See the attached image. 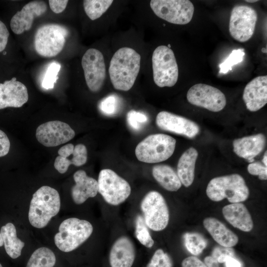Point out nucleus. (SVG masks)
Instances as JSON below:
<instances>
[{
	"instance_id": "f257e3e1",
	"label": "nucleus",
	"mask_w": 267,
	"mask_h": 267,
	"mask_svg": "<svg viewBox=\"0 0 267 267\" xmlns=\"http://www.w3.org/2000/svg\"><path fill=\"white\" fill-rule=\"evenodd\" d=\"M141 57L134 49L123 47L118 49L112 57L109 74L113 87L128 91L133 86L140 68Z\"/></svg>"
},
{
	"instance_id": "f03ea898",
	"label": "nucleus",
	"mask_w": 267,
	"mask_h": 267,
	"mask_svg": "<svg viewBox=\"0 0 267 267\" xmlns=\"http://www.w3.org/2000/svg\"><path fill=\"white\" fill-rule=\"evenodd\" d=\"M60 208L58 191L50 186H43L33 195L28 213L29 222L35 227L43 228L58 213Z\"/></svg>"
},
{
	"instance_id": "7ed1b4c3",
	"label": "nucleus",
	"mask_w": 267,
	"mask_h": 267,
	"mask_svg": "<svg viewBox=\"0 0 267 267\" xmlns=\"http://www.w3.org/2000/svg\"><path fill=\"white\" fill-rule=\"evenodd\" d=\"M206 194L213 201L227 198L229 202L235 203L245 201L249 190L243 177L233 174L212 179L207 185Z\"/></svg>"
},
{
	"instance_id": "20e7f679",
	"label": "nucleus",
	"mask_w": 267,
	"mask_h": 267,
	"mask_svg": "<svg viewBox=\"0 0 267 267\" xmlns=\"http://www.w3.org/2000/svg\"><path fill=\"white\" fill-rule=\"evenodd\" d=\"M92 231V225L89 222L70 218L60 224L59 232L54 237V243L60 250L69 252L85 242Z\"/></svg>"
},
{
	"instance_id": "39448f33",
	"label": "nucleus",
	"mask_w": 267,
	"mask_h": 267,
	"mask_svg": "<svg viewBox=\"0 0 267 267\" xmlns=\"http://www.w3.org/2000/svg\"><path fill=\"white\" fill-rule=\"evenodd\" d=\"M176 140L165 134H151L136 146L137 159L147 163H156L168 159L174 153Z\"/></svg>"
},
{
	"instance_id": "423d86ee",
	"label": "nucleus",
	"mask_w": 267,
	"mask_h": 267,
	"mask_svg": "<svg viewBox=\"0 0 267 267\" xmlns=\"http://www.w3.org/2000/svg\"><path fill=\"white\" fill-rule=\"evenodd\" d=\"M153 80L161 88L172 87L177 82L178 69L173 51L168 46L160 45L152 56Z\"/></svg>"
},
{
	"instance_id": "0eeeda50",
	"label": "nucleus",
	"mask_w": 267,
	"mask_h": 267,
	"mask_svg": "<svg viewBox=\"0 0 267 267\" xmlns=\"http://www.w3.org/2000/svg\"><path fill=\"white\" fill-rule=\"evenodd\" d=\"M67 29L58 24H47L39 27L34 37V46L40 55L56 56L62 50L68 35Z\"/></svg>"
},
{
	"instance_id": "6e6552de",
	"label": "nucleus",
	"mask_w": 267,
	"mask_h": 267,
	"mask_svg": "<svg viewBox=\"0 0 267 267\" xmlns=\"http://www.w3.org/2000/svg\"><path fill=\"white\" fill-rule=\"evenodd\" d=\"M97 182L98 192L111 205L122 203L131 194V188L128 181L111 169L101 170Z\"/></svg>"
},
{
	"instance_id": "1a4fd4ad",
	"label": "nucleus",
	"mask_w": 267,
	"mask_h": 267,
	"mask_svg": "<svg viewBox=\"0 0 267 267\" xmlns=\"http://www.w3.org/2000/svg\"><path fill=\"white\" fill-rule=\"evenodd\" d=\"M140 208L147 226L155 231L165 229L169 221V211L163 196L158 192L151 191L142 199Z\"/></svg>"
},
{
	"instance_id": "9d476101",
	"label": "nucleus",
	"mask_w": 267,
	"mask_h": 267,
	"mask_svg": "<svg viewBox=\"0 0 267 267\" xmlns=\"http://www.w3.org/2000/svg\"><path fill=\"white\" fill-rule=\"evenodd\" d=\"M150 5L158 17L177 25L190 22L194 11L193 3L188 0H152Z\"/></svg>"
},
{
	"instance_id": "9b49d317",
	"label": "nucleus",
	"mask_w": 267,
	"mask_h": 267,
	"mask_svg": "<svg viewBox=\"0 0 267 267\" xmlns=\"http://www.w3.org/2000/svg\"><path fill=\"white\" fill-rule=\"evenodd\" d=\"M258 15L252 7L238 5L232 9L229 22V32L236 41L244 43L253 35Z\"/></svg>"
},
{
	"instance_id": "f8f14e48",
	"label": "nucleus",
	"mask_w": 267,
	"mask_h": 267,
	"mask_svg": "<svg viewBox=\"0 0 267 267\" xmlns=\"http://www.w3.org/2000/svg\"><path fill=\"white\" fill-rule=\"evenodd\" d=\"M186 97L190 104L215 112L222 110L226 104L223 93L216 88L204 84L192 86Z\"/></svg>"
},
{
	"instance_id": "ddd939ff",
	"label": "nucleus",
	"mask_w": 267,
	"mask_h": 267,
	"mask_svg": "<svg viewBox=\"0 0 267 267\" xmlns=\"http://www.w3.org/2000/svg\"><path fill=\"white\" fill-rule=\"evenodd\" d=\"M86 84L92 92H97L102 88L106 77V68L102 53L95 48L88 49L82 59Z\"/></svg>"
},
{
	"instance_id": "4468645a",
	"label": "nucleus",
	"mask_w": 267,
	"mask_h": 267,
	"mask_svg": "<svg viewBox=\"0 0 267 267\" xmlns=\"http://www.w3.org/2000/svg\"><path fill=\"white\" fill-rule=\"evenodd\" d=\"M75 135V131L66 123L51 121L40 125L36 130L38 141L46 147L56 146L71 140Z\"/></svg>"
},
{
	"instance_id": "2eb2a0df",
	"label": "nucleus",
	"mask_w": 267,
	"mask_h": 267,
	"mask_svg": "<svg viewBox=\"0 0 267 267\" xmlns=\"http://www.w3.org/2000/svg\"><path fill=\"white\" fill-rule=\"evenodd\" d=\"M157 126L161 129L193 138L199 133L200 128L194 122L167 111L159 112L156 118Z\"/></svg>"
},
{
	"instance_id": "dca6fc26",
	"label": "nucleus",
	"mask_w": 267,
	"mask_h": 267,
	"mask_svg": "<svg viewBox=\"0 0 267 267\" xmlns=\"http://www.w3.org/2000/svg\"><path fill=\"white\" fill-rule=\"evenodd\" d=\"M47 10L46 4L44 1L35 0L25 5L17 11L10 20V28L16 34L20 35L31 29L34 19Z\"/></svg>"
},
{
	"instance_id": "f3484780",
	"label": "nucleus",
	"mask_w": 267,
	"mask_h": 267,
	"mask_svg": "<svg viewBox=\"0 0 267 267\" xmlns=\"http://www.w3.org/2000/svg\"><path fill=\"white\" fill-rule=\"evenodd\" d=\"M26 87L13 77L0 83V109L6 107L19 108L28 100Z\"/></svg>"
},
{
	"instance_id": "a211bd4d",
	"label": "nucleus",
	"mask_w": 267,
	"mask_h": 267,
	"mask_svg": "<svg viewBox=\"0 0 267 267\" xmlns=\"http://www.w3.org/2000/svg\"><path fill=\"white\" fill-rule=\"evenodd\" d=\"M58 154L59 156L55 159L54 167L60 174L66 172L71 164L79 167L84 165L87 161V149L83 144L75 146L72 143L67 144L58 150Z\"/></svg>"
},
{
	"instance_id": "6ab92c4d",
	"label": "nucleus",
	"mask_w": 267,
	"mask_h": 267,
	"mask_svg": "<svg viewBox=\"0 0 267 267\" xmlns=\"http://www.w3.org/2000/svg\"><path fill=\"white\" fill-rule=\"evenodd\" d=\"M243 99L250 111L263 108L267 103V76H258L249 82L244 88Z\"/></svg>"
},
{
	"instance_id": "aec40b11",
	"label": "nucleus",
	"mask_w": 267,
	"mask_h": 267,
	"mask_svg": "<svg viewBox=\"0 0 267 267\" xmlns=\"http://www.w3.org/2000/svg\"><path fill=\"white\" fill-rule=\"evenodd\" d=\"M135 257V249L127 236L118 238L113 244L109 254L111 267H132Z\"/></svg>"
},
{
	"instance_id": "412c9836",
	"label": "nucleus",
	"mask_w": 267,
	"mask_h": 267,
	"mask_svg": "<svg viewBox=\"0 0 267 267\" xmlns=\"http://www.w3.org/2000/svg\"><path fill=\"white\" fill-rule=\"evenodd\" d=\"M266 142V137L262 134L244 136L233 140V150L237 156L251 163L264 150Z\"/></svg>"
},
{
	"instance_id": "4be33fe9",
	"label": "nucleus",
	"mask_w": 267,
	"mask_h": 267,
	"mask_svg": "<svg viewBox=\"0 0 267 267\" xmlns=\"http://www.w3.org/2000/svg\"><path fill=\"white\" fill-rule=\"evenodd\" d=\"M73 178L76 183L71 190L73 201L77 204L84 203L89 198L95 197L98 193V182L87 176L84 170L76 172Z\"/></svg>"
},
{
	"instance_id": "5701e85b",
	"label": "nucleus",
	"mask_w": 267,
	"mask_h": 267,
	"mask_svg": "<svg viewBox=\"0 0 267 267\" xmlns=\"http://www.w3.org/2000/svg\"><path fill=\"white\" fill-rule=\"evenodd\" d=\"M224 219L233 227L243 231H250L253 227L251 216L245 206L241 203H231L222 209Z\"/></svg>"
},
{
	"instance_id": "b1692460",
	"label": "nucleus",
	"mask_w": 267,
	"mask_h": 267,
	"mask_svg": "<svg viewBox=\"0 0 267 267\" xmlns=\"http://www.w3.org/2000/svg\"><path fill=\"white\" fill-rule=\"evenodd\" d=\"M203 225L215 241L222 246L232 247L237 244V236L217 219L207 218L203 221Z\"/></svg>"
},
{
	"instance_id": "393cba45",
	"label": "nucleus",
	"mask_w": 267,
	"mask_h": 267,
	"mask_svg": "<svg viewBox=\"0 0 267 267\" xmlns=\"http://www.w3.org/2000/svg\"><path fill=\"white\" fill-rule=\"evenodd\" d=\"M198 153L197 150L190 147L182 154L177 166V175L185 187L192 183L194 178L195 166Z\"/></svg>"
},
{
	"instance_id": "a878e982",
	"label": "nucleus",
	"mask_w": 267,
	"mask_h": 267,
	"mask_svg": "<svg viewBox=\"0 0 267 267\" xmlns=\"http://www.w3.org/2000/svg\"><path fill=\"white\" fill-rule=\"evenodd\" d=\"M152 175L155 180L165 189L177 191L181 183L172 167L167 165H158L152 168Z\"/></svg>"
},
{
	"instance_id": "bb28decb",
	"label": "nucleus",
	"mask_w": 267,
	"mask_h": 267,
	"mask_svg": "<svg viewBox=\"0 0 267 267\" xmlns=\"http://www.w3.org/2000/svg\"><path fill=\"white\" fill-rule=\"evenodd\" d=\"M0 232L6 253L12 259L18 258L25 243L17 237L14 225L11 222L6 223L1 227Z\"/></svg>"
},
{
	"instance_id": "cd10ccee",
	"label": "nucleus",
	"mask_w": 267,
	"mask_h": 267,
	"mask_svg": "<svg viewBox=\"0 0 267 267\" xmlns=\"http://www.w3.org/2000/svg\"><path fill=\"white\" fill-rule=\"evenodd\" d=\"M55 263L56 257L52 251L46 247H41L31 255L26 267H53Z\"/></svg>"
},
{
	"instance_id": "c85d7f7f",
	"label": "nucleus",
	"mask_w": 267,
	"mask_h": 267,
	"mask_svg": "<svg viewBox=\"0 0 267 267\" xmlns=\"http://www.w3.org/2000/svg\"><path fill=\"white\" fill-rule=\"evenodd\" d=\"M113 2L112 0H85L83 6L87 16L94 20L105 13Z\"/></svg>"
},
{
	"instance_id": "c756f323",
	"label": "nucleus",
	"mask_w": 267,
	"mask_h": 267,
	"mask_svg": "<svg viewBox=\"0 0 267 267\" xmlns=\"http://www.w3.org/2000/svg\"><path fill=\"white\" fill-rule=\"evenodd\" d=\"M185 246L192 255L200 254L207 245V241L200 234L187 232L184 235Z\"/></svg>"
},
{
	"instance_id": "7c9ffc66",
	"label": "nucleus",
	"mask_w": 267,
	"mask_h": 267,
	"mask_svg": "<svg viewBox=\"0 0 267 267\" xmlns=\"http://www.w3.org/2000/svg\"><path fill=\"white\" fill-rule=\"evenodd\" d=\"M135 235L139 242L147 248L153 246L154 241L145 223L144 219L138 215L135 221Z\"/></svg>"
},
{
	"instance_id": "2f4dec72",
	"label": "nucleus",
	"mask_w": 267,
	"mask_h": 267,
	"mask_svg": "<svg viewBox=\"0 0 267 267\" xmlns=\"http://www.w3.org/2000/svg\"><path fill=\"white\" fill-rule=\"evenodd\" d=\"M61 68L59 63L53 61L48 66L42 82V87L45 89H53L58 79V74Z\"/></svg>"
},
{
	"instance_id": "473e14b6",
	"label": "nucleus",
	"mask_w": 267,
	"mask_h": 267,
	"mask_svg": "<svg viewBox=\"0 0 267 267\" xmlns=\"http://www.w3.org/2000/svg\"><path fill=\"white\" fill-rule=\"evenodd\" d=\"M120 106V99L115 94H111L104 97L98 104L100 111L107 116H113L117 114Z\"/></svg>"
},
{
	"instance_id": "72a5a7b5",
	"label": "nucleus",
	"mask_w": 267,
	"mask_h": 267,
	"mask_svg": "<svg viewBox=\"0 0 267 267\" xmlns=\"http://www.w3.org/2000/svg\"><path fill=\"white\" fill-rule=\"evenodd\" d=\"M244 55L243 49L233 50L228 57L219 65V73L225 74L232 70L233 66L242 61Z\"/></svg>"
},
{
	"instance_id": "f704fd0d",
	"label": "nucleus",
	"mask_w": 267,
	"mask_h": 267,
	"mask_svg": "<svg viewBox=\"0 0 267 267\" xmlns=\"http://www.w3.org/2000/svg\"><path fill=\"white\" fill-rule=\"evenodd\" d=\"M127 119L129 126L135 131L140 130L148 120L145 114L134 110H131L128 113Z\"/></svg>"
},
{
	"instance_id": "c9c22d12",
	"label": "nucleus",
	"mask_w": 267,
	"mask_h": 267,
	"mask_svg": "<svg viewBox=\"0 0 267 267\" xmlns=\"http://www.w3.org/2000/svg\"><path fill=\"white\" fill-rule=\"evenodd\" d=\"M249 174L258 176L261 180H267V168L260 162H253L250 163L247 167Z\"/></svg>"
},
{
	"instance_id": "e433bc0d",
	"label": "nucleus",
	"mask_w": 267,
	"mask_h": 267,
	"mask_svg": "<svg viewBox=\"0 0 267 267\" xmlns=\"http://www.w3.org/2000/svg\"><path fill=\"white\" fill-rule=\"evenodd\" d=\"M10 146V141L6 134L0 130V157L7 155Z\"/></svg>"
},
{
	"instance_id": "4c0bfd02",
	"label": "nucleus",
	"mask_w": 267,
	"mask_h": 267,
	"mask_svg": "<svg viewBox=\"0 0 267 267\" xmlns=\"http://www.w3.org/2000/svg\"><path fill=\"white\" fill-rule=\"evenodd\" d=\"M49 7L55 13L58 14L63 12L68 2L67 0H50L48 1Z\"/></svg>"
},
{
	"instance_id": "58836bf2",
	"label": "nucleus",
	"mask_w": 267,
	"mask_h": 267,
	"mask_svg": "<svg viewBox=\"0 0 267 267\" xmlns=\"http://www.w3.org/2000/svg\"><path fill=\"white\" fill-rule=\"evenodd\" d=\"M9 36V33L5 25L0 20V52L5 49Z\"/></svg>"
},
{
	"instance_id": "ea45409f",
	"label": "nucleus",
	"mask_w": 267,
	"mask_h": 267,
	"mask_svg": "<svg viewBox=\"0 0 267 267\" xmlns=\"http://www.w3.org/2000/svg\"><path fill=\"white\" fill-rule=\"evenodd\" d=\"M181 267H207L198 258L190 256L185 258L181 263Z\"/></svg>"
},
{
	"instance_id": "a19ab883",
	"label": "nucleus",
	"mask_w": 267,
	"mask_h": 267,
	"mask_svg": "<svg viewBox=\"0 0 267 267\" xmlns=\"http://www.w3.org/2000/svg\"><path fill=\"white\" fill-rule=\"evenodd\" d=\"M223 255L233 257L234 256V251L231 247H217L214 249L212 257L217 260L220 256Z\"/></svg>"
},
{
	"instance_id": "79ce46f5",
	"label": "nucleus",
	"mask_w": 267,
	"mask_h": 267,
	"mask_svg": "<svg viewBox=\"0 0 267 267\" xmlns=\"http://www.w3.org/2000/svg\"><path fill=\"white\" fill-rule=\"evenodd\" d=\"M164 252L161 249L157 250L153 255L150 262L147 264L146 267H157L160 260L163 257Z\"/></svg>"
},
{
	"instance_id": "37998d69",
	"label": "nucleus",
	"mask_w": 267,
	"mask_h": 267,
	"mask_svg": "<svg viewBox=\"0 0 267 267\" xmlns=\"http://www.w3.org/2000/svg\"><path fill=\"white\" fill-rule=\"evenodd\" d=\"M157 267H173L172 260L168 254L164 253Z\"/></svg>"
},
{
	"instance_id": "c03bdc74",
	"label": "nucleus",
	"mask_w": 267,
	"mask_h": 267,
	"mask_svg": "<svg viewBox=\"0 0 267 267\" xmlns=\"http://www.w3.org/2000/svg\"><path fill=\"white\" fill-rule=\"evenodd\" d=\"M224 263L225 267H242V265L239 261L229 256L227 257Z\"/></svg>"
},
{
	"instance_id": "a18cd8bd",
	"label": "nucleus",
	"mask_w": 267,
	"mask_h": 267,
	"mask_svg": "<svg viewBox=\"0 0 267 267\" xmlns=\"http://www.w3.org/2000/svg\"><path fill=\"white\" fill-rule=\"evenodd\" d=\"M204 262L207 267H219L217 260L212 256L206 257Z\"/></svg>"
},
{
	"instance_id": "49530a36",
	"label": "nucleus",
	"mask_w": 267,
	"mask_h": 267,
	"mask_svg": "<svg viewBox=\"0 0 267 267\" xmlns=\"http://www.w3.org/2000/svg\"><path fill=\"white\" fill-rule=\"evenodd\" d=\"M267 151H266L264 155V157H263V160H262V162L264 164V165L267 167Z\"/></svg>"
},
{
	"instance_id": "de8ad7c7",
	"label": "nucleus",
	"mask_w": 267,
	"mask_h": 267,
	"mask_svg": "<svg viewBox=\"0 0 267 267\" xmlns=\"http://www.w3.org/2000/svg\"><path fill=\"white\" fill-rule=\"evenodd\" d=\"M3 245V240L1 237V235L0 232V247L2 246Z\"/></svg>"
},
{
	"instance_id": "09e8293b",
	"label": "nucleus",
	"mask_w": 267,
	"mask_h": 267,
	"mask_svg": "<svg viewBox=\"0 0 267 267\" xmlns=\"http://www.w3.org/2000/svg\"><path fill=\"white\" fill-rule=\"evenodd\" d=\"M258 1V0H245V1H246V2H252V3H253V2H257V1Z\"/></svg>"
},
{
	"instance_id": "8fccbe9b",
	"label": "nucleus",
	"mask_w": 267,
	"mask_h": 267,
	"mask_svg": "<svg viewBox=\"0 0 267 267\" xmlns=\"http://www.w3.org/2000/svg\"><path fill=\"white\" fill-rule=\"evenodd\" d=\"M0 267H2V265H1L0 263Z\"/></svg>"
}]
</instances>
